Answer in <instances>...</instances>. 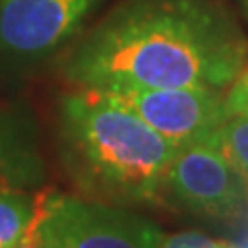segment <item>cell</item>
Returning <instances> with one entry per match:
<instances>
[{
	"mask_svg": "<svg viewBox=\"0 0 248 248\" xmlns=\"http://www.w3.org/2000/svg\"><path fill=\"white\" fill-rule=\"evenodd\" d=\"M248 66V37L219 0H120L60 64L79 89L226 91Z\"/></svg>",
	"mask_w": 248,
	"mask_h": 248,
	"instance_id": "1",
	"label": "cell"
},
{
	"mask_svg": "<svg viewBox=\"0 0 248 248\" xmlns=\"http://www.w3.org/2000/svg\"><path fill=\"white\" fill-rule=\"evenodd\" d=\"M56 145L62 170L81 197L126 209L164 201L178 151L112 97L79 87L58 102Z\"/></svg>",
	"mask_w": 248,
	"mask_h": 248,
	"instance_id": "2",
	"label": "cell"
},
{
	"mask_svg": "<svg viewBox=\"0 0 248 248\" xmlns=\"http://www.w3.org/2000/svg\"><path fill=\"white\" fill-rule=\"evenodd\" d=\"M33 221L44 248H159L164 234L133 209L50 188L33 195Z\"/></svg>",
	"mask_w": 248,
	"mask_h": 248,
	"instance_id": "3",
	"label": "cell"
},
{
	"mask_svg": "<svg viewBox=\"0 0 248 248\" xmlns=\"http://www.w3.org/2000/svg\"><path fill=\"white\" fill-rule=\"evenodd\" d=\"M137 114L147 126L159 133L178 149L197 143H211L232 114L226 91L203 87L166 89H114L99 91Z\"/></svg>",
	"mask_w": 248,
	"mask_h": 248,
	"instance_id": "4",
	"label": "cell"
},
{
	"mask_svg": "<svg viewBox=\"0 0 248 248\" xmlns=\"http://www.w3.org/2000/svg\"><path fill=\"white\" fill-rule=\"evenodd\" d=\"M211 219H234L248 205V184L217 147L197 143L176 151L164 199Z\"/></svg>",
	"mask_w": 248,
	"mask_h": 248,
	"instance_id": "5",
	"label": "cell"
},
{
	"mask_svg": "<svg viewBox=\"0 0 248 248\" xmlns=\"http://www.w3.org/2000/svg\"><path fill=\"white\" fill-rule=\"evenodd\" d=\"M104 0H0V56L35 62L73 35Z\"/></svg>",
	"mask_w": 248,
	"mask_h": 248,
	"instance_id": "6",
	"label": "cell"
},
{
	"mask_svg": "<svg viewBox=\"0 0 248 248\" xmlns=\"http://www.w3.org/2000/svg\"><path fill=\"white\" fill-rule=\"evenodd\" d=\"M46 180L35 118L25 108L0 110V192H29Z\"/></svg>",
	"mask_w": 248,
	"mask_h": 248,
	"instance_id": "7",
	"label": "cell"
},
{
	"mask_svg": "<svg viewBox=\"0 0 248 248\" xmlns=\"http://www.w3.org/2000/svg\"><path fill=\"white\" fill-rule=\"evenodd\" d=\"M33 217V197L29 192H0V248H15Z\"/></svg>",
	"mask_w": 248,
	"mask_h": 248,
	"instance_id": "8",
	"label": "cell"
},
{
	"mask_svg": "<svg viewBox=\"0 0 248 248\" xmlns=\"http://www.w3.org/2000/svg\"><path fill=\"white\" fill-rule=\"evenodd\" d=\"M209 145L226 155L248 184V116L232 112Z\"/></svg>",
	"mask_w": 248,
	"mask_h": 248,
	"instance_id": "9",
	"label": "cell"
},
{
	"mask_svg": "<svg viewBox=\"0 0 248 248\" xmlns=\"http://www.w3.org/2000/svg\"><path fill=\"white\" fill-rule=\"evenodd\" d=\"M159 248H236L226 240L209 238L201 232H178V234H161Z\"/></svg>",
	"mask_w": 248,
	"mask_h": 248,
	"instance_id": "10",
	"label": "cell"
},
{
	"mask_svg": "<svg viewBox=\"0 0 248 248\" xmlns=\"http://www.w3.org/2000/svg\"><path fill=\"white\" fill-rule=\"evenodd\" d=\"M226 102L230 112L248 116V66H244V71L232 81L226 91Z\"/></svg>",
	"mask_w": 248,
	"mask_h": 248,
	"instance_id": "11",
	"label": "cell"
},
{
	"mask_svg": "<svg viewBox=\"0 0 248 248\" xmlns=\"http://www.w3.org/2000/svg\"><path fill=\"white\" fill-rule=\"evenodd\" d=\"M15 248H44L42 236H40V232H37V226H35L33 217H31V223H29L27 232L23 234V238L19 240L17 246H15Z\"/></svg>",
	"mask_w": 248,
	"mask_h": 248,
	"instance_id": "12",
	"label": "cell"
},
{
	"mask_svg": "<svg viewBox=\"0 0 248 248\" xmlns=\"http://www.w3.org/2000/svg\"><path fill=\"white\" fill-rule=\"evenodd\" d=\"M240 2V6H242V11H244V15L248 17V0H238Z\"/></svg>",
	"mask_w": 248,
	"mask_h": 248,
	"instance_id": "13",
	"label": "cell"
}]
</instances>
